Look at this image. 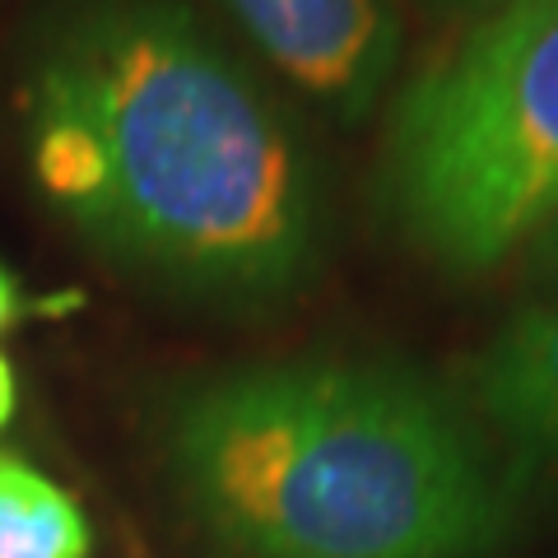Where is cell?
Returning a JSON list of instances; mask_svg holds the SVG:
<instances>
[{"mask_svg":"<svg viewBox=\"0 0 558 558\" xmlns=\"http://www.w3.org/2000/svg\"><path fill=\"white\" fill-rule=\"evenodd\" d=\"M20 108L38 196L121 270L223 307L317 270V154L178 0H80L43 33Z\"/></svg>","mask_w":558,"mask_h":558,"instance_id":"6da1fadb","label":"cell"},{"mask_svg":"<svg viewBox=\"0 0 558 558\" xmlns=\"http://www.w3.org/2000/svg\"><path fill=\"white\" fill-rule=\"evenodd\" d=\"M163 461L191 517L247 558H488L512 508L461 410L377 359L191 381Z\"/></svg>","mask_w":558,"mask_h":558,"instance_id":"7a4b0ae2","label":"cell"},{"mask_svg":"<svg viewBox=\"0 0 558 558\" xmlns=\"http://www.w3.org/2000/svg\"><path fill=\"white\" fill-rule=\"evenodd\" d=\"M381 201L447 275L502 266L558 215V0H502L410 80Z\"/></svg>","mask_w":558,"mask_h":558,"instance_id":"3957f363","label":"cell"},{"mask_svg":"<svg viewBox=\"0 0 558 558\" xmlns=\"http://www.w3.org/2000/svg\"><path fill=\"white\" fill-rule=\"evenodd\" d=\"M293 89L340 121L377 108L400 57L391 0H219Z\"/></svg>","mask_w":558,"mask_h":558,"instance_id":"277c9868","label":"cell"},{"mask_svg":"<svg viewBox=\"0 0 558 558\" xmlns=\"http://www.w3.org/2000/svg\"><path fill=\"white\" fill-rule=\"evenodd\" d=\"M470 400L508 461V494L558 502V299L521 303L470 363Z\"/></svg>","mask_w":558,"mask_h":558,"instance_id":"5b68a950","label":"cell"},{"mask_svg":"<svg viewBox=\"0 0 558 558\" xmlns=\"http://www.w3.org/2000/svg\"><path fill=\"white\" fill-rule=\"evenodd\" d=\"M0 558H94L75 494L20 457H0Z\"/></svg>","mask_w":558,"mask_h":558,"instance_id":"8992f818","label":"cell"},{"mask_svg":"<svg viewBox=\"0 0 558 558\" xmlns=\"http://www.w3.org/2000/svg\"><path fill=\"white\" fill-rule=\"evenodd\" d=\"M521 266H526L535 299H558V215L539 223L535 238L521 247Z\"/></svg>","mask_w":558,"mask_h":558,"instance_id":"52a82bcc","label":"cell"},{"mask_svg":"<svg viewBox=\"0 0 558 558\" xmlns=\"http://www.w3.org/2000/svg\"><path fill=\"white\" fill-rule=\"evenodd\" d=\"M28 312H33V299L24 293L20 275H14L10 266H0V330L20 326V322L28 317Z\"/></svg>","mask_w":558,"mask_h":558,"instance_id":"ba28073f","label":"cell"},{"mask_svg":"<svg viewBox=\"0 0 558 558\" xmlns=\"http://www.w3.org/2000/svg\"><path fill=\"white\" fill-rule=\"evenodd\" d=\"M14 410H20V377H14V363L0 354V433L10 428Z\"/></svg>","mask_w":558,"mask_h":558,"instance_id":"9c48e42d","label":"cell"},{"mask_svg":"<svg viewBox=\"0 0 558 558\" xmlns=\"http://www.w3.org/2000/svg\"><path fill=\"white\" fill-rule=\"evenodd\" d=\"M424 5L438 10V14H470V20H480V14L502 5V0H424Z\"/></svg>","mask_w":558,"mask_h":558,"instance_id":"30bf717a","label":"cell"}]
</instances>
